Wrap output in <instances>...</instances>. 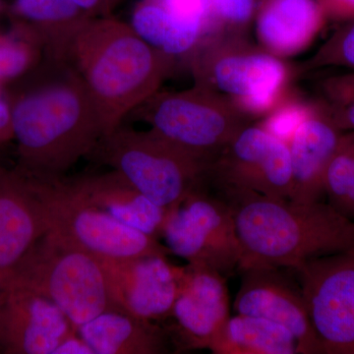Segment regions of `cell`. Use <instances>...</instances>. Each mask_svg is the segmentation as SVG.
I'll use <instances>...</instances> for the list:
<instances>
[{
  "mask_svg": "<svg viewBox=\"0 0 354 354\" xmlns=\"http://www.w3.org/2000/svg\"><path fill=\"white\" fill-rule=\"evenodd\" d=\"M12 106L14 143L23 174L64 177L104 136L95 102L71 65L44 57L6 85Z\"/></svg>",
  "mask_w": 354,
  "mask_h": 354,
  "instance_id": "cell-1",
  "label": "cell"
},
{
  "mask_svg": "<svg viewBox=\"0 0 354 354\" xmlns=\"http://www.w3.org/2000/svg\"><path fill=\"white\" fill-rule=\"evenodd\" d=\"M62 60L83 81L101 116L104 135L160 90L176 64L140 38L129 23L111 15L84 21Z\"/></svg>",
  "mask_w": 354,
  "mask_h": 354,
  "instance_id": "cell-2",
  "label": "cell"
},
{
  "mask_svg": "<svg viewBox=\"0 0 354 354\" xmlns=\"http://www.w3.org/2000/svg\"><path fill=\"white\" fill-rule=\"evenodd\" d=\"M241 244L239 271L293 268L354 245V221L329 203L223 189Z\"/></svg>",
  "mask_w": 354,
  "mask_h": 354,
  "instance_id": "cell-3",
  "label": "cell"
},
{
  "mask_svg": "<svg viewBox=\"0 0 354 354\" xmlns=\"http://www.w3.org/2000/svg\"><path fill=\"white\" fill-rule=\"evenodd\" d=\"M0 283L34 291L64 312L75 329L102 312L118 310L99 259L46 232L6 271Z\"/></svg>",
  "mask_w": 354,
  "mask_h": 354,
  "instance_id": "cell-4",
  "label": "cell"
},
{
  "mask_svg": "<svg viewBox=\"0 0 354 354\" xmlns=\"http://www.w3.org/2000/svg\"><path fill=\"white\" fill-rule=\"evenodd\" d=\"M184 64L194 85L227 97L248 118L267 115L288 95L290 70L247 35L207 37Z\"/></svg>",
  "mask_w": 354,
  "mask_h": 354,
  "instance_id": "cell-5",
  "label": "cell"
},
{
  "mask_svg": "<svg viewBox=\"0 0 354 354\" xmlns=\"http://www.w3.org/2000/svg\"><path fill=\"white\" fill-rule=\"evenodd\" d=\"M88 157L118 172L142 194L162 208L178 206L201 187L208 162L193 157L150 129L122 124L104 135Z\"/></svg>",
  "mask_w": 354,
  "mask_h": 354,
  "instance_id": "cell-6",
  "label": "cell"
},
{
  "mask_svg": "<svg viewBox=\"0 0 354 354\" xmlns=\"http://www.w3.org/2000/svg\"><path fill=\"white\" fill-rule=\"evenodd\" d=\"M129 116L208 164L249 125V118L230 100L197 85L183 91L158 90Z\"/></svg>",
  "mask_w": 354,
  "mask_h": 354,
  "instance_id": "cell-7",
  "label": "cell"
},
{
  "mask_svg": "<svg viewBox=\"0 0 354 354\" xmlns=\"http://www.w3.org/2000/svg\"><path fill=\"white\" fill-rule=\"evenodd\" d=\"M32 179L46 209L48 232L77 248L100 259L171 254L157 237L135 230L84 201L71 189L64 176Z\"/></svg>",
  "mask_w": 354,
  "mask_h": 354,
  "instance_id": "cell-8",
  "label": "cell"
},
{
  "mask_svg": "<svg viewBox=\"0 0 354 354\" xmlns=\"http://www.w3.org/2000/svg\"><path fill=\"white\" fill-rule=\"evenodd\" d=\"M162 235L171 254L223 276L239 270L241 250L232 209L201 189L167 211Z\"/></svg>",
  "mask_w": 354,
  "mask_h": 354,
  "instance_id": "cell-9",
  "label": "cell"
},
{
  "mask_svg": "<svg viewBox=\"0 0 354 354\" xmlns=\"http://www.w3.org/2000/svg\"><path fill=\"white\" fill-rule=\"evenodd\" d=\"M293 270L323 353L354 354V245Z\"/></svg>",
  "mask_w": 354,
  "mask_h": 354,
  "instance_id": "cell-10",
  "label": "cell"
},
{
  "mask_svg": "<svg viewBox=\"0 0 354 354\" xmlns=\"http://www.w3.org/2000/svg\"><path fill=\"white\" fill-rule=\"evenodd\" d=\"M208 177L221 189L253 191L290 199V149L260 125H247L212 160Z\"/></svg>",
  "mask_w": 354,
  "mask_h": 354,
  "instance_id": "cell-11",
  "label": "cell"
},
{
  "mask_svg": "<svg viewBox=\"0 0 354 354\" xmlns=\"http://www.w3.org/2000/svg\"><path fill=\"white\" fill-rule=\"evenodd\" d=\"M97 259L116 309L150 322L171 317L184 267L172 265L165 255Z\"/></svg>",
  "mask_w": 354,
  "mask_h": 354,
  "instance_id": "cell-12",
  "label": "cell"
},
{
  "mask_svg": "<svg viewBox=\"0 0 354 354\" xmlns=\"http://www.w3.org/2000/svg\"><path fill=\"white\" fill-rule=\"evenodd\" d=\"M74 329L50 300L0 283V354H53Z\"/></svg>",
  "mask_w": 354,
  "mask_h": 354,
  "instance_id": "cell-13",
  "label": "cell"
},
{
  "mask_svg": "<svg viewBox=\"0 0 354 354\" xmlns=\"http://www.w3.org/2000/svg\"><path fill=\"white\" fill-rule=\"evenodd\" d=\"M279 270L255 268L242 271L235 312L261 317L286 328L295 335L299 353H323L300 288L293 286Z\"/></svg>",
  "mask_w": 354,
  "mask_h": 354,
  "instance_id": "cell-14",
  "label": "cell"
},
{
  "mask_svg": "<svg viewBox=\"0 0 354 354\" xmlns=\"http://www.w3.org/2000/svg\"><path fill=\"white\" fill-rule=\"evenodd\" d=\"M171 317L186 348H209L230 317L225 277L207 266H185Z\"/></svg>",
  "mask_w": 354,
  "mask_h": 354,
  "instance_id": "cell-15",
  "label": "cell"
},
{
  "mask_svg": "<svg viewBox=\"0 0 354 354\" xmlns=\"http://www.w3.org/2000/svg\"><path fill=\"white\" fill-rule=\"evenodd\" d=\"M342 134L319 102H314L311 113L288 143L291 201L318 202L326 195V174Z\"/></svg>",
  "mask_w": 354,
  "mask_h": 354,
  "instance_id": "cell-16",
  "label": "cell"
},
{
  "mask_svg": "<svg viewBox=\"0 0 354 354\" xmlns=\"http://www.w3.org/2000/svg\"><path fill=\"white\" fill-rule=\"evenodd\" d=\"M48 230L34 179L14 167L0 189V272L18 262Z\"/></svg>",
  "mask_w": 354,
  "mask_h": 354,
  "instance_id": "cell-17",
  "label": "cell"
},
{
  "mask_svg": "<svg viewBox=\"0 0 354 354\" xmlns=\"http://www.w3.org/2000/svg\"><path fill=\"white\" fill-rule=\"evenodd\" d=\"M66 180L88 204L144 234L153 237L162 234L169 209L151 201L118 172L111 169Z\"/></svg>",
  "mask_w": 354,
  "mask_h": 354,
  "instance_id": "cell-18",
  "label": "cell"
},
{
  "mask_svg": "<svg viewBox=\"0 0 354 354\" xmlns=\"http://www.w3.org/2000/svg\"><path fill=\"white\" fill-rule=\"evenodd\" d=\"M254 20L260 46L281 59L308 48L327 21L317 0H264Z\"/></svg>",
  "mask_w": 354,
  "mask_h": 354,
  "instance_id": "cell-19",
  "label": "cell"
},
{
  "mask_svg": "<svg viewBox=\"0 0 354 354\" xmlns=\"http://www.w3.org/2000/svg\"><path fill=\"white\" fill-rule=\"evenodd\" d=\"M95 354L169 353L165 330L121 310H108L77 328Z\"/></svg>",
  "mask_w": 354,
  "mask_h": 354,
  "instance_id": "cell-20",
  "label": "cell"
},
{
  "mask_svg": "<svg viewBox=\"0 0 354 354\" xmlns=\"http://www.w3.org/2000/svg\"><path fill=\"white\" fill-rule=\"evenodd\" d=\"M13 25L32 35L44 57L64 59L70 39L88 16L73 0H14L9 7Z\"/></svg>",
  "mask_w": 354,
  "mask_h": 354,
  "instance_id": "cell-21",
  "label": "cell"
},
{
  "mask_svg": "<svg viewBox=\"0 0 354 354\" xmlns=\"http://www.w3.org/2000/svg\"><path fill=\"white\" fill-rule=\"evenodd\" d=\"M209 349L216 354L299 353L295 335L286 328L243 314L228 318Z\"/></svg>",
  "mask_w": 354,
  "mask_h": 354,
  "instance_id": "cell-22",
  "label": "cell"
},
{
  "mask_svg": "<svg viewBox=\"0 0 354 354\" xmlns=\"http://www.w3.org/2000/svg\"><path fill=\"white\" fill-rule=\"evenodd\" d=\"M44 48L38 39L22 28L0 36V85H8L31 71L43 60Z\"/></svg>",
  "mask_w": 354,
  "mask_h": 354,
  "instance_id": "cell-23",
  "label": "cell"
},
{
  "mask_svg": "<svg viewBox=\"0 0 354 354\" xmlns=\"http://www.w3.org/2000/svg\"><path fill=\"white\" fill-rule=\"evenodd\" d=\"M177 29L203 41L211 35L209 0H141Z\"/></svg>",
  "mask_w": 354,
  "mask_h": 354,
  "instance_id": "cell-24",
  "label": "cell"
},
{
  "mask_svg": "<svg viewBox=\"0 0 354 354\" xmlns=\"http://www.w3.org/2000/svg\"><path fill=\"white\" fill-rule=\"evenodd\" d=\"M353 181L354 130L342 133L339 137L326 174L325 193L329 199L328 203L341 213Z\"/></svg>",
  "mask_w": 354,
  "mask_h": 354,
  "instance_id": "cell-25",
  "label": "cell"
},
{
  "mask_svg": "<svg viewBox=\"0 0 354 354\" xmlns=\"http://www.w3.org/2000/svg\"><path fill=\"white\" fill-rule=\"evenodd\" d=\"M325 67L354 69V19L337 29L315 55L301 64L300 72L306 73Z\"/></svg>",
  "mask_w": 354,
  "mask_h": 354,
  "instance_id": "cell-26",
  "label": "cell"
},
{
  "mask_svg": "<svg viewBox=\"0 0 354 354\" xmlns=\"http://www.w3.org/2000/svg\"><path fill=\"white\" fill-rule=\"evenodd\" d=\"M211 35H247L255 18L256 0H209Z\"/></svg>",
  "mask_w": 354,
  "mask_h": 354,
  "instance_id": "cell-27",
  "label": "cell"
},
{
  "mask_svg": "<svg viewBox=\"0 0 354 354\" xmlns=\"http://www.w3.org/2000/svg\"><path fill=\"white\" fill-rule=\"evenodd\" d=\"M313 106L314 102L286 95L278 106L265 115L259 125L288 145L297 128L311 113Z\"/></svg>",
  "mask_w": 354,
  "mask_h": 354,
  "instance_id": "cell-28",
  "label": "cell"
},
{
  "mask_svg": "<svg viewBox=\"0 0 354 354\" xmlns=\"http://www.w3.org/2000/svg\"><path fill=\"white\" fill-rule=\"evenodd\" d=\"M319 104L341 131L354 130V93L320 85Z\"/></svg>",
  "mask_w": 354,
  "mask_h": 354,
  "instance_id": "cell-29",
  "label": "cell"
},
{
  "mask_svg": "<svg viewBox=\"0 0 354 354\" xmlns=\"http://www.w3.org/2000/svg\"><path fill=\"white\" fill-rule=\"evenodd\" d=\"M14 142L12 106L6 85H0V153Z\"/></svg>",
  "mask_w": 354,
  "mask_h": 354,
  "instance_id": "cell-30",
  "label": "cell"
},
{
  "mask_svg": "<svg viewBox=\"0 0 354 354\" xmlns=\"http://www.w3.org/2000/svg\"><path fill=\"white\" fill-rule=\"evenodd\" d=\"M326 19L348 22L354 19V0H317Z\"/></svg>",
  "mask_w": 354,
  "mask_h": 354,
  "instance_id": "cell-31",
  "label": "cell"
},
{
  "mask_svg": "<svg viewBox=\"0 0 354 354\" xmlns=\"http://www.w3.org/2000/svg\"><path fill=\"white\" fill-rule=\"evenodd\" d=\"M88 17L111 16L122 0H73Z\"/></svg>",
  "mask_w": 354,
  "mask_h": 354,
  "instance_id": "cell-32",
  "label": "cell"
},
{
  "mask_svg": "<svg viewBox=\"0 0 354 354\" xmlns=\"http://www.w3.org/2000/svg\"><path fill=\"white\" fill-rule=\"evenodd\" d=\"M53 354H95L87 342L77 333L76 329L70 332L60 342Z\"/></svg>",
  "mask_w": 354,
  "mask_h": 354,
  "instance_id": "cell-33",
  "label": "cell"
},
{
  "mask_svg": "<svg viewBox=\"0 0 354 354\" xmlns=\"http://www.w3.org/2000/svg\"><path fill=\"white\" fill-rule=\"evenodd\" d=\"M321 85L337 88V90L354 93V73L329 77V78L323 80Z\"/></svg>",
  "mask_w": 354,
  "mask_h": 354,
  "instance_id": "cell-34",
  "label": "cell"
},
{
  "mask_svg": "<svg viewBox=\"0 0 354 354\" xmlns=\"http://www.w3.org/2000/svg\"><path fill=\"white\" fill-rule=\"evenodd\" d=\"M344 216H348L349 218H354V181L353 187H351V193H349L348 200H346V205H344V209L342 212Z\"/></svg>",
  "mask_w": 354,
  "mask_h": 354,
  "instance_id": "cell-35",
  "label": "cell"
},
{
  "mask_svg": "<svg viewBox=\"0 0 354 354\" xmlns=\"http://www.w3.org/2000/svg\"><path fill=\"white\" fill-rule=\"evenodd\" d=\"M14 169H8L4 167L3 165L0 164V189L3 187L7 183V181L10 179L12 176Z\"/></svg>",
  "mask_w": 354,
  "mask_h": 354,
  "instance_id": "cell-36",
  "label": "cell"
},
{
  "mask_svg": "<svg viewBox=\"0 0 354 354\" xmlns=\"http://www.w3.org/2000/svg\"><path fill=\"white\" fill-rule=\"evenodd\" d=\"M4 9V4L2 3L1 0H0V12H1L2 10Z\"/></svg>",
  "mask_w": 354,
  "mask_h": 354,
  "instance_id": "cell-37",
  "label": "cell"
},
{
  "mask_svg": "<svg viewBox=\"0 0 354 354\" xmlns=\"http://www.w3.org/2000/svg\"><path fill=\"white\" fill-rule=\"evenodd\" d=\"M257 1V3H260V2L264 1V0H256Z\"/></svg>",
  "mask_w": 354,
  "mask_h": 354,
  "instance_id": "cell-38",
  "label": "cell"
}]
</instances>
